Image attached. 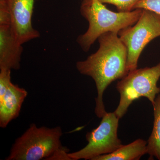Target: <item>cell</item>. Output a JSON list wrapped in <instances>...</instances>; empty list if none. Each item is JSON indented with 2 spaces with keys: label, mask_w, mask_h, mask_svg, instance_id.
<instances>
[{
  "label": "cell",
  "mask_w": 160,
  "mask_h": 160,
  "mask_svg": "<svg viewBox=\"0 0 160 160\" xmlns=\"http://www.w3.org/2000/svg\"><path fill=\"white\" fill-rule=\"evenodd\" d=\"M98 40V49L86 60L78 62L76 68L80 73L94 80L98 92L95 113L102 118L107 112L103 102L104 92L112 82L128 74L127 50L116 32H106Z\"/></svg>",
  "instance_id": "6da1fadb"
},
{
  "label": "cell",
  "mask_w": 160,
  "mask_h": 160,
  "mask_svg": "<svg viewBox=\"0 0 160 160\" xmlns=\"http://www.w3.org/2000/svg\"><path fill=\"white\" fill-rule=\"evenodd\" d=\"M60 126L38 127L32 124L12 145L6 160H69L63 147Z\"/></svg>",
  "instance_id": "7a4b0ae2"
},
{
  "label": "cell",
  "mask_w": 160,
  "mask_h": 160,
  "mask_svg": "<svg viewBox=\"0 0 160 160\" xmlns=\"http://www.w3.org/2000/svg\"><path fill=\"white\" fill-rule=\"evenodd\" d=\"M142 9L129 12H114L106 8L98 0H82L81 15L89 22V28L77 41L84 52H88L102 35L108 32L118 33L121 30L137 22Z\"/></svg>",
  "instance_id": "3957f363"
},
{
  "label": "cell",
  "mask_w": 160,
  "mask_h": 160,
  "mask_svg": "<svg viewBox=\"0 0 160 160\" xmlns=\"http://www.w3.org/2000/svg\"><path fill=\"white\" fill-rule=\"evenodd\" d=\"M160 78V63L152 67L136 69L129 72L118 82L116 89L119 92V103L114 112L118 118H122L129 106L141 97L147 98L153 106L160 93L157 86Z\"/></svg>",
  "instance_id": "277c9868"
},
{
  "label": "cell",
  "mask_w": 160,
  "mask_h": 160,
  "mask_svg": "<svg viewBox=\"0 0 160 160\" xmlns=\"http://www.w3.org/2000/svg\"><path fill=\"white\" fill-rule=\"evenodd\" d=\"M118 35L127 48V69L129 72L137 69L139 58L146 45L160 37V15L142 9L137 22L122 29Z\"/></svg>",
  "instance_id": "5b68a950"
},
{
  "label": "cell",
  "mask_w": 160,
  "mask_h": 160,
  "mask_svg": "<svg viewBox=\"0 0 160 160\" xmlns=\"http://www.w3.org/2000/svg\"><path fill=\"white\" fill-rule=\"evenodd\" d=\"M102 118L98 127L86 134L87 145L79 151L68 153L70 160H92L112 153L122 146L118 135L120 119L114 112H107Z\"/></svg>",
  "instance_id": "8992f818"
},
{
  "label": "cell",
  "mask_w": 160,
  "mask_h": 160,
  "mask_svg": "<svg viewBox=\"0 0 160 160\" xmlns=\"http://www.w3.org/2000/svg\"><path fill=\"white\" fill-rule=\"evenodd\" d=\"M36 0H0V22L9 23L22 44L39 37L32 19Z\"/></svg>",
  "instance_id": "52a82bcc"
},
{
  "label": "cell",
  "mask_w": 160,
  "mask_h": 160,
  "mask_svg": "<svg viewBox=\"0 0 160 160\" xmlns=\"http://www.w3.org/2000/svg\"><path fill=\"white\" fill-rule=\"evenodd\" d=\"M22 45L10 25H0V69H20Z\"/></svg>",
  "instance_id": "ba28073f"
},
{
  "label": "cell",
  "mask_w": 160,
  "mask_h": 160,
  "mask_svg": "<svg viewBox=\"0 0 160 160\" xmlns=\"http://www.w3.org/2000/svg\"><path fill=\"white\" fill-rule=\"evenodd\" d=\"M28 92L12 82L6 91L0 95V127L5 128L19 115L22 105Z\"/></svg>",
  "instance_id": "9c48e42d"
},
{
  "label": "cell",
  "mask_w": 160,
  "mask_h": 160,
  "mask_svg": "<svg viewBox=\"0 0 160 160\" xmlns=\"http://www.w3.org/2000/svg\"><path fill=\"white\" fill-rule=\"evenodd\" d=\"M147 142L138 139L126 145L120 146L109 154L97 157L92 160H138L147 154Z\"/></svg>",
  "instance_id": "30bf717a"
},
{
  "label": "cell",
  "mask_w": 160,
  "mask_h": 160,
  "mask_svg": "<svg viewBox=\"0 0 160 160\" xmlns=\"http://www.w3.org/2000/svg\"><path fill=\"white\" fill-rule=\"evenodd\" d=\"M152 106L154 122L152 132L147 141V154L151 159L155 158L160 160V93L156 98Z\"/></svg>",
  "instance_id": "8fae6325"
},
{
  "label": "cell",
  "mask_w": 160,
  "mask_h": 160,
  "mask_svg": "<svg viewBox=\"0 0 160 160\" xmlns=\"http://www.w3.org/2000/svg\"><path fill=\"white\" fill-rule=\"evenodd\" d=\"M101 2L114 5L119 12H129L134 10V7L140 0H98Z\"/></svg>",
  "instance_id": "7c38bea8"
},
{
  "label": "cell",
  "mask_w": 160,
  "mask_h": 160,
  "mask_svg": "<svg viewBox=\"0 0 160 160\" xmlns=\"http://www.w3.org/2000/svg\"><path fill=\"white\" fill-rule=\"evenodd\" d=\"M136 9H146L160 15V0H140L134 6Z\"/></svg>",
  "instance_id": "4fadbf2b"
},
{
  "label": "cell",
  "mask_w": 160,
  "mask_h": 160,
  "mask_svg": "<svg viewBox=\"0 0 160 160\" xmlns=\"http://www.w3.org/2000/svg\"></svg>",
  "instance_id": "5bb4252c"
}]
</instances>
